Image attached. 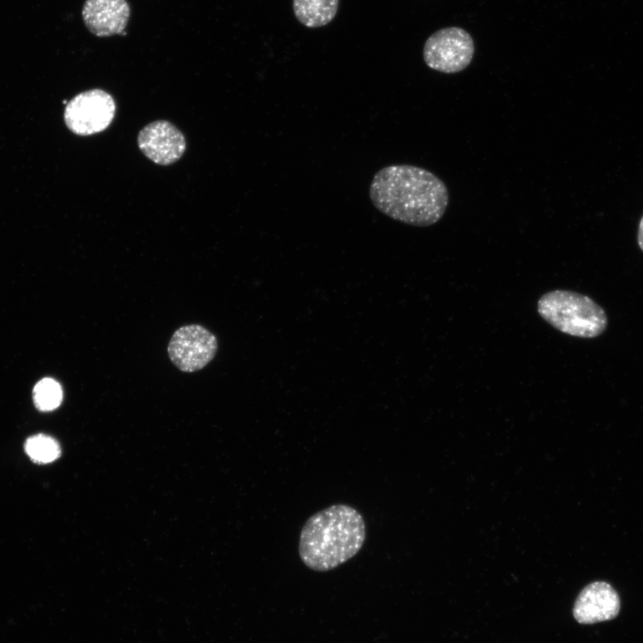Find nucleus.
<instances>
[{
    "label": "nucleus",
    "mask_w": 643,
    "mask_h": 643,
    "mask_svg": "<svg viewBox=\"0 0 643 643\" xmlns=\"http://www.w3.org/2000/svg\"><path fill=\"white\" fill-rule=\"evenodd\" d=\"M620 607L615 589L607 582L595 581L580 591L572 613L580 623L590 624L615 618Z\"/></svg>",
    "instance_id": "8"
},
{
    "label": "nucleus",
    "mask_w": 643,
    "mask_h": 643,
    "mask_svg": "<svg viewBox=\"0 0 643 643\" xmlns=\"http://www.w3.org/2000/svg\"><path fill=\"white\" fill-rule=\"evenodd\" d=\"M538 313L557 330L570 336L593 338L607 327L605 310L589 296L570 290H553L542 295Z\"/></svg>",
    "instance_id": "3"
},
{
    "label": "nucleus",
    "mask_w": 643,
    "mask_h": 643,
    "mask_svg": "<svg viewBox=\"0 0 643 643\" xmlns=\"http://www.w3.org/2000/svg\"><path fill=\"white\" fill-rule=\"evenodd\" d=\"M129 14L127 0H86L82 8L85 26L100 38L123 35Z\"/></svg>",
    "instance_id": "9"
},
{
    "label": "nucleus",
    "mask_w": 643,
    "mask_h": 643,
    "mask_svg": "<svg viewBox=\"0 0 643 643\" xmlns=\"http://www.w3.org/2000/svg\"><path fill=\"white\" fill-rule=\"evenodd\" d=\"M116 111L113 97L106 91L94 88L71 98L64 108L67 128L79 136H89L106 129Z\"/></svg>",
    "instance_id": "4"
},
{
    "label": "nucleus",
    "mask_w": 643,
    "mask_h": 643,
    "mask_svg": "<svg viewBox=\"0 0 643 643\" xmlns=\"http://www.w3.org/2000/svg\"><path fill=\"white\" fill-rule=\"evenodd\" d=\"M218 349L216 337L198 324L184 325L172 334L168 355L180 371L193 372L203 369L214 357Z\"/></svg>",
    "instance_id": "6"
},
{
    "label": "nucleus",
    "mask_w": 643,
    "mask_h": 643,
    "mask_svg": "<svg viewBox=\"0 0 643 643\" xmlns=\"http://www.w3.org/2000/svg\"><path fill=\"white\" fill-rule=\"evenodd\" d=\"M338 4L339 0H293V11L304 26L319 28L335 18Z\"/></svg>",
    "instance_id": "10"
},
{
    "label": "nucleus",
    "mask_w": 643,
    "mask_h": 643,
    "mask_svg": "<svg viewBox=\"0 0 643 643\" xmlns=\"http://www.w3.org/2000/svg\"><path fill=\"white\" fill-rule=\"evenodd\" d=\"M63 400L60 384L50 378L39 380L33 389V401L36 407L44 412L57 408Z\"/></svg>",
    "instance_id": "12"
},
{
    "label": "nucleus",
    "mask_w": 643,
    "mask_h": 643,
    "mask_svg": "<svg viewBox=\"0 0 643 643\" xmlns=\"http://www.w3.org/2000/svg\"><path fill=\"white\" fill-rule=\"evenodd\" d=\"M24 451L32 462L43 464L56 460L60 456L61 447L54 438L37 434L25 440Z\"/></svg>",
    "instance_id": "11"
},
{
    "label": "nucleus",
    "mask_w": 643,
    "mask_h": 643,
    "mask_svg": "<svg viewBox=\"0 0 643 643\" xmlns=\"http://www.w3.org/2000/svg\"><path fill=\"white\" fill-rule=\"evenodd\" d=\"M369 196L383 214L418 227L438 222L449 201L448 189L438 177L410 164H392L379 170L370 184Z\"/></svg>",
    "instance_id": "1"
},
{
    "label": "nucleus",
    "mask_w": 643,
    "mask_h": 643,
    "mask_svg": "<svg viewBox=\"0 0 643 643\" xmlns=\"http://www.w3.org/2000/svg\"><path fill=\"white\" fill-rule=\"evenodd\" d=\"M474 43L470 34L457 27L444 28L428 38L423 46L426 65L443 73H456L472 62Z\"/></svg>",
    "instance_id": "5"
},
{
    "label": "nucleus",
    "mask_w": 643,
    "mask_h": 643,
    "mask_svg": "<svg viewBox=\"0 0 643 643\" xmlns=\"http://www.w3.org/2000/svg\"><path fill=\"white\" fill-rule=\"evenodd\" d=\"M140 151L159 165L176 163L186 150L183 133L171 122L164 120L146 124L138 135Z\"/></svg>",
    "instance_id": "7"
},
{
    "label": "nucleus",
    "mask_w": 643,
    "mask_h": 643,
    "mask_svg": "<svg viewBox=\"0 0 643 643\" xmlns=\"http://www.w3.org/2000/svg\"><path fill=\"white\" fill-rule=\"evenodd\" d=\"M365 538L362 514L348 505H332L305 522L299 536V556L309 569L328 572L357 555Z\"/></svg>",
    "instance_id": "2"
},
{
    "label": "nucleus",
    "mask_w": 643,
    "mask_h": 643,
    "mask_svg": "<svg viewBox=\"0 0 643 643\" xmlns=\"http://www.w3.org/2000/svg\"><path fill=\"white\" fill-rule=\"evenodd\" d=\"M637 240L639 248L643 251V215L641 216L638 228Z\"/></svg>",
    "instance_id": "13"
}]
</instances>
